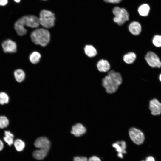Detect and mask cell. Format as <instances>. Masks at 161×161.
I'll return each mask as SVG.
<instances>
[{
    "mask_svg": "<svg viewBox=\"0 0 161 161\" xmlns=\"http://www.w3.org/2000/svg\"><path fill=\"white\" fill-rule=\"evenodd\" d=\"M96 66L98 70L101 72H109L111 68L110 62L107 60L101 59L97 62Z\"/></svg>",
    "mask_w": 161,
    "mask_h": 161,
    "instance_id": "8fae6325",
    "label": "cell"
},
{
    "mask_svg": "<svg viewBox=\"0 0 161 161\" xmlns=\"http://www.w3.org/2000/svg\"><path fill=\"white\" fill-rule=\"evenodd\" d=\"M4 147V145L2 141L0 140V151L2 150Z\"/></svg>",
    "mask_w": 161,
    "mask_h": 161,
    "instance_id": "1f68e13d",
    "label": "cell"
},
{
    "mask_svg": "<svg viewBox=\"0 0 161 161\" xmlns=\"http://www.w3.org/2000/svg\"><path fill=\"white\" fill-rule=\"evenodd\" d=\"M104 1L107 3H120L123 0H103Z\"/></svg>",
    "mask_w": 161,
    "mask_h": 161,
    "instance_id": "83f0119b",
    "label": "cell"
},
{
    "mask_svg": "<svg viewBox=\"0 0 161 161\" xmlns=\"http://www.w3.org/2000/svg\"><path fill=\"white\" fill-rule=\"evenodd\" d=\"M112 146L114 148L118 153L117 156L121 158L123 157V154L126 153V145L124 141H117L112 144Z\"/></svg>",
    "mask_w": 161,
    "mask_h": 161,
    "instance_id": "7c38bea8",
    "label": "cell"
},
{
    "mask_svg": "<svg viewBox=\"0 0 161 161\" xmlns=\"http://www.w3.org/2000/svg\"><path fill=\"white\" fill-rule=\"evenodd\" d=\"M13 144L16 150L19 152L22 151L25 147L24 142L19 139H16L14 141Z\"/></svg>",
    "mask_w": 161,
    "mask_h": 161,
    "instance_id": "7402d4cb",
    "label": "cell"
},
{
    "mask_svg": "<svg viewBox=\"0 0 161 161\" xmlns=\"http://www.w3.org/2000/svg\"><path fill=\"white\" fill-rule=\"evenodd\" d=\"M136 58V54L133 52L130 51L123 55V60L126 64H131L134 62Z\"/></svg>",
    "mask_w": 161,
    "mask_h": 161,
    "instance_id": "9a60e30c",
    "label": "cell"
},
{
    "mask_svg": "<svg viewBox=\"0 0 161 161\" xmlns=\"http://www.w3.org/2000/svg\"><path fill=\"white\" fill-rule=\"evenodd\" d=\"M8 3V0H0V5L2 6H5Z\"/></svg>",
    "mask_w": 161,
    "mask_h": 161,
    "instance_id": "4dcf8cb0",
    "label": "cell"
},
{
    "mask_svg": "<svg viewBox=\"0 0 161 161\" xmlns=\"http://www.w3.org/2000/svg\"><path fill=\"white\" fill-rule=\"evenodd\" d=\"M14 27L16 32L19 35L22 36L26 34V29L22 24L18 20L15 22Z\"/></svg>",
    "mask_w": 161,
    "mask_h": 161,
    "instance_id": "e0dca14e",
    "label": "cell"
},
{
    "mask_svg": "<svg viewBox=\"0 0 161 161\" xmlns=\"http://www.w3.org/2000/svg\"><path fill=\"white\" fill-rule=\"evenodd\" d=\"M142 161H155L154 158L151 156H149L147 157L145 160H142Z\"/></svg>",
    "mask_w": 161,
    "mask_h": 161,
    "instance_id": "f546056e",
    "label": "cell"
},
{
    "mask_svg": "<svg viewBox=\"0 0 161 161\" xmlns=\"http://www.w3.org/2000/svg\"><path fill=\"white\" fill-rule=\"evenodd\" d=\"M84 51L85 54L89 58L95 57L98 54L96 48L92 45H86L84 48Z\"/></svg>",
    "mask_w": 161,
    "mask_h": 161,
    "instance_id": "2e32d148",
    "label": "cell"
},
{
    "mask_svg": "<svg viewBox=\"0 0 161 161\" xmlns=\"http://www.w3.org/2000/svg\"><path fill=\"white\" fill-rule=\"evenodd\" d=\"M18 20L24 27L26 26L32 28H36L40 24L38 18L33 15H26Z\"/></svg>",
    "mask_w": 161,
    "mask_h": 161,
    "instance_id": "5b68a950",
    "label": "cell"
},
{
    "mask_svg": "<svg viewBox=\"0 0 161 161\" xmlns=\"http://www.w3.org/2000/svg\"><path fill=\"white\" fill-rule=\"evenodd\" d=\"M150 7L147 4H143L140 6L138 9L139 14L141 16H147L149 12Z\"/></svg>",
    "mask_w": 161,
    "mask_h": 161,
    "instance_id": "ffe728a7",
    "label": "cell"
},
{
    "mask_svg": "<svg viewBox=\"0 0 161 161\" xmlns=\"http://www.w3.org/2000/svg\"><path fill=\"white\" fill-rule=\"evenodd\" d=\"M101 82L102 86L106 92L109 94H112L117 91L122 84V77L119 72L112 69L102 78Z\"/></svg>",
    "mask_w": 161,
    "mask_h": 161,
    "instance_id": "6da1fadb",
    "label": "cell"
},
{
    "mask_svg": "<svg viewBox=\"0 0 161 161\" xmlns=\"http://www.w3.org/2000/svg\"><path fill=\"white\" fill-rule=\"evenodd\" d=\"M149 108L153 115H159L161 113V103L156 99H153L150 101Z\"/></svg>",
    "mask_w": 161,
    "mask_h": 161,
    "instance_id": "30bf717a",
    "label": "cell"
},
{
    "mask_svg": "<svg viewBox=\"0 0 161 161\" xmlns=\"http://www.w3.org/2000/svg\"><path fill=\"white\" fill-rule=\"evenodd\" d=\"M9 123L8 119L5 116H0V128L3 129L8 126Z\"/></svg>",
    "mask_w": 161,
    "mask_h": 161,
    "instance_id": "d4e9b609",
    "label": "cell"
},
{
    "mask_svg": "<svg viewBox=\"0 0 161 161\" xmlns=\"http://www.w3.org/2000/svg\"><path fill=\"white\" fill-rule=\"evenodd\" d=\"M159 79L161 82V73L160 74L159 76Z\"/></svg>",
    "mask_w": 161,
    "mask_h": 161,
    "instance_id": "836d02e7",
    "label": "cell"
},
{
    "mask_svg": "<svg viewBox=\"0 0 161 161\" xmlns=\"http://www.w3.org/2000/svg\"><path fill=\"white\" fill-rule=\"evenodd\" d=\"M128 30L129 32L133 35L138 36L141 32V26L138 22L132 21L129 24L128 26Z\"/></svg>",
    "mask_w": 161,
    "mask_h": 161,
    "instance_id": "4fadbf2b",
    "label": "cell"
},
{
    "mask_svg": "<svg viewBox=\"0 0 161 161\" xmlns=\"http://www.w3.org/2000/svg\"><path fill=\"white\" fill-rule=\"evenodd\" d=\"M145 59L151 67L158 68L161 67V61L158 56L154 52H148L146 54Z\"/></svg>",
    "mask_w": 161,
    "mask_h": 161,
    "instance_id": "52a82bcc",
    "label": "cell"
},
{
    "mask_svg": "<svg viewBox=\"0 0 161 161\" xmlns=\"http://www.w3.org/2000/svg\"><path fill=\"white\" fill-rule=\"evenodd\" d=\"M34 145L35 147L48 151H49L51 146L49 140L44 136L41 137L37 138L34 142Z\"/></svg>",
    "mask_w": 161,
    "mask_h": 161,
    "instance_id": "ba28073f",
    "label": "cell"
},
{
    "mask_svg": "<svg viewBox=\"0 0 161 161\" xmlns=\"http://www.w3.org/2000/svg\"><path fill=\"white\" fill-rule=\"evenodd\" d=\"M152 43L153 44L157 47H161V35H155L153 38Z\"/></svg>",
    "mask_w": 161,
    "mask_h": 161,
    "instance_id": "484cf974",
    "label": "cell"
},
{
    "mask_svg": "<svg viewBox=\"0 0 161 161\" xmlns=\"http://www.w3.org/2000/svg\"><path fill=\"white\" fill-rule=\"evenodd\" d=\"M86 132V128L80 123H77L72 127L71 133L76 137H80L83 135Z\"/></svg>",
    "mask_w": 161,
    "mask_h": 161,
    "instance_id": "5bb4252c",
    "label": "cell"
},
{
    "mask_svg": "<svg viewBox=\"0 0 161 161\" xmlns=\"http://www.w3.org/2000/svg\"><path fill=\"white\" fill-rule=\"evenodd\" d=\"M15 2L17 3H19L20 2V0H14Z\"/></svg>",
    "mask_w": 161,
    "mask_h": 161,
    "instance_id": "d6a6232c",
    "label": "cell"
},
{
    "mask_svg": "<svg viewBox=\"0 0 161 161\" xmlns=\"http://www.w3.org/2000/svg\"><path fill=\"white\" fill-rule=\"evenodd\" d=\"M112 12L115 16L113 21L119 26L123 25L129 20V13L124 8L115 7L113 9Z\"/></svg>",
    "mask_w": 161,
    "mask_h": 161,
    "instance_id": "277c9868",
    "label": "cell"
},
{
    "mask_svg": "<svg viewBox=\"0 0 161 161\" xmlns=\"http://www.w3.org/2000/svg\"><path fill=\"white\" fill-rule=\"evenodd\" d=\"M1 46L3 51L5 53H15L17 51V45L15 42L10 39L4 41Z\"/></svg>",
    "mask_w": 161,
    "mask_h": 161,
    "instance_id": "9c48e42d",
    "label": "cell"
},
{
    "mask_svg": "<svg viewBox=\"0 0 161 161\" xmlns=\"http://www.w3.org/2000/svg\"><path fill=\"white\" fill-rule=\"evenodd\" d=\"M38 19L40 24L45 28H50L54 25L55 15L50 11L42 10L40 12Z\"/></svg>",
    "mask_w": 161,
    "mask_h": 161,
    "instance_id": "3957f363",
    "label": "cell"
},
{
    "mask_svg": "<svg viewBox=\"0 0 161 161\" xmlns=\"http://www.w3.org/2000/svg\"><path fill=\"white\" fill-rule=\"evenodd\" d=\"M32 42L35 44L43 47L47 46L50 40V34L47 29L40 28L35 29L30 34Z\"/></svg>",
    "mask_w": 161,
    "mask_h": 161,
    "instance_id": "7a4b0ae2",
    "label": "cell"
},
{
    "mask_svg": "<svg viewBox=\"0 0 161 161\" xmlns=\"http://www.w3.org/2000/svg\"><path fill=\"white\" fill-rule=\"evenodd\" d=\"M48 151L39 149L34 151L32 153L33 157L38 160H42L47 156Z\"/></svg>",
    "mask_w": 161,
    "mask_h": 161,
    "instance_id": "ac0fdd59",
    "label": "cell"
},
{
    "mask_svg": "<svg viewBox=\"0 0 161 161\" xmlns=\"http://www.w3.org/2000/svg\"><path fill=\"white\" fill-rule=\"evenodd\" d=\"M9 97L8 95L4 92H0V104L4 105L8 103Z\"/></svg>",
    "mask_w": 161,
    "mask_h": 161,
    "instance_id": "cb8c5ba5",
    "label": "cell"
},
{
    "mask_svg": "<svg viewBox=\"0 0 161 161\" xmlns=\"http://www.w3.org/2000/svg\"><path fill=\"white\" fill-rule=\"evenodd\" d=\"M88 161H101L100 159L96 156H93L90 157Z\"/></svg>",
    "mask_w": 161,
    "mask_h": 161,
    "instance_id": "f1b7e54d",
    "label": "cell"
},
{
    "mask_svg": "<svg viewBox=\"0 0 161 161\" xmlns=\"http://www.w3.org/2000/svg\"><path fill=\"white\" fill-rule=\"evenodd\" d=\"M129 137L132 141L138 145L142 144L145 140L143 133L140 129L134 127L130 128L129 132Z\"/></svg>",
    "mask_w": 161,
    "mask_h": 161,
    "instance_id": "8992f818",
    "label": "cell"
},
{
    "mask_svg": "<svg viewBox=\"0 0 161 161\" xmlns=\"http://www.w3.org/2000/svg\"><path fill=\"white\" fill-rule=\"evenodd\" d=\"M41 58L40 54L37 52H32L29 56V59L31 63L33 64L38 63Z\"/></svg>",
    "mask_w": 161,
    "mask_h": 161,
    "instance_id": "603a6c76",
    "label": "cell"
},
{
    "mask_svg": "<svg viewBox=\"0 0 161 161\" xmlns=\"http://www.w3.org/2000/svg\"><path fill=\"white\" fill-rule=\"evenodd\" d=\"M14 75L16 80L18 82H21L24 79L25 73L21 69H18L15 70Z\"/></svg>",
    "mask_w": 161,
    "mask_h": 161,
    "instance_id": "44dd1931",
    "label": "cell"
},
{
    "mask_svg": "<svg viewBox=\"0 0 161 161\" xmlns=\"http://www.w3.org/2000/svg\"><path fill=\"white\" fill-rule=\"evenodd\" d=\"M4 136L3 138L4 141L9 146L13 143L14 135L9 131L5 130L4 132Z\"/></svg>",
    "mask_w": 161,
    "mask_h": 161,
    "instance_id": "d6986e66",
    "label": "cell"
},
{
    "mask_svg": "<svg viewBox=\"0 0 161 161\" xmlns=\"http://www.w3.org/2000/svg\"><path fill=\"white\" fill-rule=\"evenodd\" d=\"M73 161H88V160L85 157H75L74 158Z\"/></svg>",
    "mask_w": 161,
    "mask_h": 161,
    "instance_id": "4316f807",
    "label": "cell"
},
{
    "mask_svg": "<svg viewBox=\"0 0 161 161\" xmlns=\"http://www.w3.org/2000/svg\"></svg>",
    "mask_w": 161,
    "mask_h": 161,
    "instance_id": "e575fe53",
    "label": "cell"
}]
</instances>
